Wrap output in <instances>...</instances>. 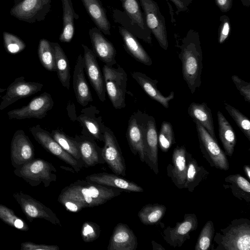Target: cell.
I'll return each mask as SVG.
<instances>
[{"instance_id": "cell-35", "label": "cell", "mask_w": 250, "mask_h": 250, "mask_svg": "<svg viewBox=\"0 0 250 250\" xmlns=\"http://www.w3.org/2000/svg\"><path fill=\"white\" fill-rule=\"evenodd\" d=\"M51 44L53 48L56 69L58 78L62 85L67 88L70 87V66L68 60L58 42H51Z\"/></svg>"}, {"instance_id": "cell-47", "label": "cell", "mask_w": 250, "mask_h": 250, "mask_svg": "<svg viewBox=\"0 0 250 250\" xmlns=\"http://www.w3.org/2000/svg\"><path fill=\"white\" fill-rule=\"evenodd\" d=\"M21 250H59L57 245L38 244L32 242H25L21 244Z\"/></svg>"}, {"instance_id": "cell-44", "label": "cell", "mask_w": 250, "mask_h": 250, "mask_svg": "<svg viewBox=\"0 0 250 250\" xmlns=\"http://www.w3.org/2000/svg\"><path fill=\"white\" fill-rule=\"evenodd\" d=\"M101 233L100 227L95 223L86 221L83 223L81 235L82 239L85 242H91L100 236Z\"/></svg>"}, {"instance_id": "cell-17", "label": "cell", "mask_w": 250, "mask_h": 250, "mask_svg": "<svg viewBox=\"0 0 250 250\" xmlns=\"http://www.w3.org/2000/svg\"><path fill=\"white\" fill-rule=\"evenodd\" d=\"M147 114L141 111L134 113L130 117L126 137L132 153L138 155L141 162L145 161L144 126Z\"/></svg>"}, {"instance_id": "cell-43", "label": "cell", "mask_w": 250, "mask_h": 250, "mask_svg": "<svg viewBox=\"0 0 250 250\" xmlns=\"http://www.w3.org/2000/svg\"><path fill=\"white\" fill-rule=\"evenodd\" d=\"M4 47L7 52L17 54L23 50L26 45L24 42L15 35L7 32H3Z\"/></svg>"}, {"instance_id": "cell-33", "label": "cell", "mask_w": 250, "mask_h": 250, "mask_svg": "<svg viewBox=\"0 0 250 250\" xmlns=\"http://www.w3.org/2000/svg\"><path fill=\"white\" fill-rule=\"evenodd\" d=\"M62 6L63 28L59 37L62 42H70L74 33V19L78 20L79 16L74 11L71 0H61Z\"/></svg>"}, {"instance_id": "cell-5", "label": "cell", "mask_w": 250, "mask_h": 250, "mask_svg": "<svg viewBox=\"0 0 250 250\" xmlns=\"http://www.w3.org/2000/svg\"><path fill=\"white\" fill-rule=\"evenodd\" d=\"M103 73L105 90L112 105L115 109L125 107L127 81L125 71L119 65L114 68L104 64Z\"/></svg>"}, {"instance_id": "cell-38", "label": "cell", "mask_w": 250, "mask_h": 250, "mask_svg": "<svg viewBox=\"0 0 250 250\" xmlns=\"http://www.w3.org/2000/svg\"><path fill=\"white\" fill-rule=\"evenodd\" d=\"M38 54L41 64L46 70L56 71L54 52L51 42L45 39L40 40Z\"/></svg>"}, {"instance_id": "cell-23", "label": "cell", "mask_w": 250, "mask_h": 250, "mask_svg": "<svg viewBox=\"0 0 250 250\" xmlns=\"http://www.w3.org/2000/svg\"><path fill=\"white\" fill-rule=\"evenodd\" d=\"M187 150L185 146H177L172 155V164L167 168V176L179 189L184 188L187 169Z\"/></svg>"}, {"instance_id": "cell-25", "label": "cell", "mask_w": 250, "mask_h": 250, "mask_svg": "<svg viewBox=\"0 0 250 250\" xmlns=\"http://www.w3.org/2000/svg\"><path fill=\"white\" fill-rule=\"evenodd\" d=\"M83 58L80 54L77 59L73 76V85L77 101L83 106H86L93 101L89 87L86 80Z\"/></svg>"}, {"instance_id": "cell-42", "label": "cell", "mask_w": 250, "mask_h": 250, "mask_svg": "<svg viewBox=\"0 0 250 250\" xmlns=\"http://www.w3.org/2000/svg\"><path fill=\"white\" fill-rule=\"evenodd\" d=\"M225 108L235 122L237 125L245 136L250 141V121L249 118L239 110L225 103Z\"/></svg>"}, {"instance_id": "cell-12", "label": "cell", "mask_w": 250, "mask_h": 250, "mask_svg": "<svg viewBox=\"0 0 250 250\" xmlns=\"http://www.w3.org/2000/svg\"><path fill=\"white\" fill-rule=\"evenodd\" d=\"M53 105L54 102L51 95L44 92L34 98L26 105L9 111L7 115L9 119H42L45 117L47 112L53 108Z\"/></svg>"}, {"instance_id": "cell-13", "label": "cell", "mask_w": 250, "mask_h": 250, "mask_svg": "<svg viewBox=\"0 0 250 250\" xmlns=\"http://www.w3.org/2000/svg\"><path fill=\"white\" fill-rule=\"evenodd\" d=\"M198 220L194 213H186L182 221L174 227H167L163 231L164 240L173 248L181 247L190 238V233L198 227Z\"/></svg>"}, {"instance_id": "cell-16", "label": "cell", "mask_w": 250, "mask_h": 250, "mask_svg": "<svg viewBox=\"0 0 250 250\" xmlns=\"http://www.w3.org/2000/svg\"><path fill=\"white\" fill-rule=\"evenodd\" d=\"M10 157L15 168L19 167L35 158L34 146L24 131L18 130L11 142Z\"/></svg>"}, {"instance_id": "cell-51", "label": "cell", "mask_w": 250, "mask_h": 250, "mask_svg": "<svg viewBox=\"0 0 250 250\" xmlns=\"http://www.w3.org/2000/svg\"><path fill=\"white\" fill-rule=\"evenodd\" d=\"M244 171L245 175L250 179V167L249 165H246L244 166Z\"/></svg>"}, {"instance_id": "cell-41", "label": "cell", "mask_w": 250, "mask_h": 250, "mask_svg": "<svg viewBox=\"0 0 250 250\" xmlns=\"http://www.w3.org/2000/svg\"><path fill=\"white\" fill-rule=\"evenodd\" d=\"M214 234V227L211 220L208 221L202 228L195 246V250L209 249Z\"/></svg>"}, {"instance_id": "cell-50", "label": "cell", "mask_w": 250, "mask_h": 250, "mask_svg": "<svg viewBox=\"0 0 250 250\" xmlns=\"http://www.w3.org/2000/svg\"><path fill=\"white\" fill-rule=\"evenodd\" d=\"M152 245V249L153 250H165L161 245L158 244L154 241L151 242Z\"/></svg>"}, {"instance_id": "cell-39", "label": "cell", "mask_w": 250, "mask_h": 250, "mask_svg": "<svg viewBox=\"0 0 250 250\" xmlns=\"http://www.w3.org/2000/svg\"><path fill=\"white\" fill-rule=\"evenodd\" d=\"M0 219L20 230L26 231L29 230V227L24 220L18 217L12 209L2 204H0Z\"/></svg>"}, {"instance_id": "cell-18", "label": "cell", "mask_w": 250, "mask_h": 250, "mask_svg": "<svg viewBox=\"0 0 250 250\" xmlns=\"http://www.w3.org/2000/svg\"><path fill=\"white\" fill-rule=\"evenodd\" d=\"M76 120L83 128V134L95 140L104 142L105 126L100 112L96 106L90 105L83 108Z\"/></svg>"}, {"instance_id": "cell-27", "label": "cell", "mask_w": 250, "mask_h": 250, "mask_svg": "<svg viewBox=\"0 0 250 250\" xmlns=\"http://www.w3.org/2000/svg\"><path fill=\"white\" fill-rule=\"evenodd\" d=\"M132 77L138 83L144 91L152 99L157 101L164 107H169V102L174 97L173 91L167 96H164L158 90V81L153 80L140 72L134 71L131 74Z\"/></svg>"}, {"instance_id": "cell-34", "label": "cell", "mask_w": 250, "mask_h": 250, "mask_svg": "<svg viewBox=\"0 0 250 250\" xmlns=\"http://www.w3.org/2000/svg\"><path fill=\"white\" fill-rule=\"evenodd\" d=\"M224 188L229 189L233 195L241 200L250 202V183L240 174L229 175L225 178Z\"/></svg>"}, {"instance_id": "cell-24", "label": "cell", "mask_w": 250, "mask_h": 250, "mask_svg": "<svg viewBox=\"0 0 250 250\" xmlns=\"http://www.w3.org/2000/svg\"><path fill=\"white\" fill-rule=\"evenodd\" d=\"M137 246V239L133 230L126 224L119 223L114 228L107 249L136 250Z\"/></svg>"}, {"instance_id": "cell-46", "label": "cell", "mask_w": 250, "mask_h": 250, "mask_svg": "<svg viewBox=\"0 0 250 250\" xmlns=\"http://www.w3.org/2000/svg\"><path fill=\"white\" fill-rule=\"evenodd\" d=\"M231 79L245 101L250 102V83L244 81L237 75H232Z\"/></svg>"}, {"instance_id": "cell-19", "label": "cell", "mask_w": 250, "mask_h": 250, "mask_svg": "<svg viewBox=\"0 0 250 250\" xmlns=\"http://www.w3.org/2000/svg\"><path fill=\"white\" fill-rule=\"evenodd\" d=\"M124 11L129 21L135 28L138 37L146 43L152 45L151 32L147 27L144 14L141 10L139 0H119Z\"/></svg>"}, {"instance_id": "cell-2", "label": "cell", "mask_w": 250, "mask_h": 250, "mask_svg": "<svg viewBox=\"0 0 250 250\" xmlns=\"http://www.w3.org/2000/svg\"><path fill=\"white\" fill-rule=\"evenodd\" d=\"M121 193L122 190L119 188L103 186L84 179L78 180L64 187L58 197L74 200L83 209L104 204Z\"/></svg>"}, {"instance_id": "cell-21", "label": "cell", "mask_w": 250, "mask_h": 250, "mask_svg": "<svg viewBox=\"0 0 250 250\" xmlns=\"http://www.w3.org/2000/svg\"><path fill=\"white\" fill-rule=\"evenodd\" d=\"M88 33L95 55L108 66L116 64V50L113 44L97 27L90 29Z\"/></svg>"}, {"instance_id": "cell-7", "label": "cell", "mask_w": 250, "mask_h": 250, "mask_svg": "<svg viewBox=\"0 0 250 250\" xmlns=\"http://www.w3.org/2000/svg\"><path fill=\"white\" fill-rule=\"evenodd\" d=\"M146 25L160 47L167 50L168 47L165 19L154 0H139Z\"/></svg>"}, {"instance_id": "cell-36", "label": "cell", "mask_w": 250, "mask_h": 250, "mask_svg": "<svg viewBox=\"0 0 250 250\" xmlns=\"http://www.w3.org/2000/svg\"><path fill=\"white\" fill-rule=\"evenodd\" d=\"M166 209L165 205L149 204L142 207L138 213V216L143 224L153 225L162 220L165 215Z\"/></svg>"}, {"instance_id": "cell-15", "label": "cell", "mask_w": 250, "mask_h": 250, "mask_svg": "<svg viewBox=\"0 0 250 250\" xmlns=\"http://www.w3.org/2000/svg\"><path fill=\"white\" fill-rule=\"evenodd\" d=\"M42 83L26 82L23 76L16 78L7 88L5 94L1 97L0 110H3L18 100L26 98L41 90Z\"/></svg>"}, {"instance_id": "cell-29", "label": "cell", "mask_w": 250, "mask_h": 250, "mask_svg": "<svg viewBox=\"0 0 250 250\" xmlns=\"http://www.w3.org/2000/svg\"><path fill=\"white\" fill-rule=\"evenodd\" d=\"M96 27L104 35H111V24L100 0H81Z\"/></svg>"}, {"instance_id": "cell-49", "label": "cell", "mask_w": 250, "mask_h": 250, "mask_svg": "<svg viewBox=\"0 0 250 250\" xmlns=\"http://www.w3.org/2000/svg\"><path fill=\"white\" fill-rule=\"evenodd\" d=\"M216 5L223 12L229 11L232 6V0H215Z\"/></svg>"}, {"instance_id": "cell-55", "label": "cell", "mask_w": 250, "mask_h": 250, "mask_svg": "<svg viewBox=\"0 0 250 250\" xmlns=\"http://www.w3.org/2000/svg\"><path fill=\"white\" fill-rule=\"evenodd\" d=\"M20 0H15V2H17V1H20Z\"/></svg>"}, {"instance_id": "cell-9", "label": "cell", "mask_w": 250, "mask_h": 250, "mask_svg": "<svg viewBox=\"0 0 250 250\" xmlns=\"http://www.w3.org/2000/svg\"><path fill=\"white\" fill-rule=\"evenodd\" d=\"M13 196L30 222H32L34 219H43L54 225L62 227L61 221L56 214L39 201L22 191L14 193Z\"/></svg>"}, {"instance_id": "cell-3", "label": "cell", "mask_w": 250, "mask_h": 250, "mask_svg": "<svg viewBox=\"0 0 250 250\" xmlns=\"http://www.w3.org/2000/svg\"><path fill=\"white\" fill-rule=\"evenodd\" d=\"M213 238L217 245L215 250H250V220L234 219L216 232Z\"/></svg>"}, {"instance_id": "cell-31", "label": "cell", "mask_w": 250, "mask_h": 250, "mask_svg": "<svg viewBox=\"0 0 250 250\" xmlns=\"http://www.w3.org/2000/svg\"><path fill=\"white\" fill-rule=\"evenodd\" d=\"M187 169L184 188L193 192L199 184L205 180L209 172L202 166H199L191 154L187 152Z\"/></svg>"}, {"instance_id": "cell-54", "label": "cell", "mask_w": 250, "mask_h": 250, "mask_svg": "<svg viewBox=\"0 0 250 250\" xmlns=\"http://www.w3.org/2000/svg\"><path fill=\"white\" fill-rule=\"evenodd\" d=\"M5 89H2L0 88V93L2 92L3 91H5Z\"/></svg>"}, {"instance_id": "cell-11", "label": "cell", "mask_w": 250, "mask_h": 250, "mask_svg": "<svg viewBox=\"0 0 250 250\" xmlns=\"http://www.w3.org/2000/svg\"><path fill=\"white\" fill-rule=\"evenodd\" d=\"M36 141L47 151L70 165L76 172L83 168L73 157L66 152L54 140L50 133L37 125L29 128Z\"/></svg>"}, {"instance_id": "cell-10", "label": "cell", "mask_w": 250, "mask_h": 250, "mask_svg": "<svg viewBox=\"0 0 250 250\" xmlns=\"http://www.w3.org/2000/svg\"><path fill=\"white\" fill-rule=\"evenodd\" d=\"M104 143L102 155L105 163L114 174L125 177L126 175V166L121 148L113 131L106 126Z\"/></svg>"}, {"instance_id": "cell-48", "label": "cell", "mask_w": 250, "mask_h": 250, "mask_svg": "<svg viewBox=\"0 0 250 250\" xmlns=\"http://www.w3.org/2000/svg\"><path fill=\"white\" fill-rule=\"evenodd\" d=\"M170 0L174 4L176 8V13L177 15L180 12H185L188 10V6L191 4L192 0Z\"/></svg>"}, {"instance_id": "cell-28", "label": "cell", "mask_w": 250, "mask_h": 250, "mask_svg": "<svg viewBox=\"0 0 250 250\" xmlns=\"http://www.w3.org/2000/svg\"><path fill=\"white\" fill-rule=\"evenodd\" d=\"M118 27L126 51L139 62L146 65H151L152 64L151 58L137 38L123 26Z\"/></svg>"}, {"instance_id": "cell-6", "label": "cell", "mask_w": 250, "mask_h": 250, "mask_svg": "<svg viewBox=\"0 0 250 250\" xmlns=\"http://www.w3.org/2000/svg\"><path fill=\"white\" fill-rule=\"evenodd\" d=\"M197 132L199 147L203 157L211 167L228 170L229 163L225 152L208 131L200 124L194 122Z\"/></svg>"}, {"instance_id": "cell-8", "label": "cell", "mask_w": 250, "mask_h": 250, "mask_svg": "<svg viewBox=\"0 0 250 250\" xmlns=\"http://www.w3.org/2000/svg\"><path fill=\"white\" fill-rule=\"evenodd\" d=\"M51 0H21L15 2L10 13L29 23L43 21L51 8Z\"/></svg>"}, {"instance_id": "cell-52", "label": "cell", "mask_w": 250, "mask_h": 250, "mask_svg": "<svg viewBox=\"0 0 250 250\" xmlns=\"http://www.w3.org/2000/svg\"><path fill=\"white\" fill-rule=\"evenodd\" d=\"M167 3H168V6H169V12H170V15H171V16H172V18L171 19V21L173 23H175V20L174 19V18H173V9L171 8V6L170 5L169 2L168 1H167Z\"/></svg>"}, {"instance_id": "cell-45", "label": "cell", "mask_w": 250, "mask_h": 250, "mask_svg": "<svg viewBox=\"0 0 250 250\" xmlns=\"http://www.w3.org/2000/svg\"><path fill=\"white\" fill-rule=\"evenodd\" d=\"M220 24L218 28V41L222 44L228 38L231 30V24L229 18L227 15L220 17Z\"/></svg>"}, {"instance_id": "cell-20", "label": "cell", "mask_w": 250, "mask_h": 250, "mask_svg": "<svg viewBox=\"0 0 250 250\" xmlns=\"http://www.w3.org/2000/svg\"><path fill=\"white\" fill-rule=\"evenodd\" d=\"M82 46L83 49V58L86 74L99 100L103 102L105 100L106 90L96 56L86 45L82 44Z\"/></svg>"}, {"instance_id": "cell-30", "label": "cell", "mask_w": 250, "mask_h": 250, "mask_svg": "<svg viewBox=\"0 0 250 250\" xmlns=\"http://www.w3.org/2000/svg\"><path fill=\"white\" fill-rule=\"evenodd\" d=\"M188 112L194 122L200 124L208 131L210 135L217 141L215 135L213 121L211 109L206 103H191L188 108Z\"/></svg>"}, {"instance_id": "cell-53", "label": "cell", "mask_w": 250, "mask_h": 250, "mask_svg": "<svg viewBox=\"0 0 250 250\" xmlns=\"http://www.w3.org/2000/svg\"><path fill=\"white\" fill-rule=\"evenodd\" d=\"M240 1L244 6L247 7L250 6V0H240Z\"/></svg>"}, {"instance_id": "cell-32", "label": "cell", "mask_w": 250, "mask_h": 250, "mask_svg": "<svg viewBox=\"0 0 250 250\" xmlns=\"http://www.w3.org/2000/svg\"><path fill=\"white\" fill-rule=\"evenodd\" d=\"M219 137L223 145L226 155L231 157L234 151L236 137L232 126L224 116L218 111L217 113Z\"/></svg>"}, {"instance_id": "cell-4", "label": "cell", "mask_w": 250, "mask_h": 250, "mask_svg": "<svg viewBox=\"0 0 250 250\" xmlns=\"http://www.w3.org/2000/svg\"><path fill=\"white\" fill-rule=\"evenodd\" d=\"M56 172L57 169L51 163L41 158H34L14 170L16 176L32 187L42 183L44 188L49 187L52 182L56 181Z\"/></svg>"}, {"instance_id": "cell-37", "label": "cell", "mask_w": 250, "mask_h": 250, "mask_svg": "<svg viewBox=\"0 0 250 250\" xmlns=\"http://www.w3.org/2000/svg\"><path fill=\"white\" fill-rule=\"evenodd\" d=\"M51 134L54 140L66 152L73 157L83 167L79 147L74 138L59 130H53Z\"/></svg>"}, {"instance_id": "cell-26", "label": "cell", "mask_w": 250, "mask_h": 250, "mask_svg": "<svg viewBox=\"0 0 250 250\" xmlns=\"http://www.w3.org/2000/svg\"><path fill=\"white\" fill-rule=\"evenodd\" d=\"M85 179L103 186L119 188L127 192H143V188L135 183L123 178L115 174L106 172L88 175Z\"/></svg>"}, {"instance_id": "cell-1", "label": "cell", "mask_w": 250, "mask_h": 250, "mask_svg": "<svg viewBox=\"0 0 250 250\" xmlns=\"http://www.w3.org/2000/svg\"><path fill=\"white\" fill-rule=\"evenodd\" d=\"M176 46L180 49L179 58L182 62L183 77L191 93L201 84L203 67V52L200 35L196 30L190 29Z\"/></svg>"}, {"instance_id": "cell-22", "label": "cell", "mask_w": 250, "mask_h": 250, "mask_svg": "<svg viewBox=\"0 0 250 250\" xmlns=\"http://www.w3.org/2000/svg\"><path fill=\"white\" fill-rule=\"evenodd\" d=\"M76 141L80 153L83 167L88 168L97 165L105 164L100 147L93 138L85 135H76Z\"/></svg>"}, {"instance_id": "cell-14", "label": "cell", "mask_w": 250, "mask_h": 250, "mask_svg": "<svg viewBox=\"0 0 250 250\" xmlns=\"http://www.w3.org/2000/svg\"><path fill=\"white\" fill-rule=\"evenodd\" d=\"M158 135L155 119L147 114L144 126V162L156 174L159 172Z\"/></svg>"}, {"instance_id": "cell-40", "label": "cell", "mask_w": 250, "mask_h": 250, "mask_svg": "<svg viewBox=\"0 0 250 250\" xmlns=\"http://www.w3.org/2000/svg\"><path fill=\"white\" fill-rule=\"evenodd\" d=\"M158 139L159 146L163 152L168 151L171 146L176 143L172 125L169 122H162Z\"/></svg>"}]
</instances>
